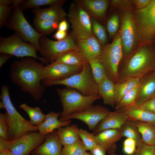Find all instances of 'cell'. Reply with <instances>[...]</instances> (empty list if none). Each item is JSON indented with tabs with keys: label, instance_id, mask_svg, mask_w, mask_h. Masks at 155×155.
<instances>
[{
	"label": "cell",
	"instance_id": "7dc6e473",
	"mask_svg": "<svg viewBox=\"0 0 155 155\" xmlns=\"http://www.w3.org/2000/svg\"><path fill=\"white\" fill-rule=\"evenodd\" d=\"M91 155H106V149L98 144L90 150Z\"/></svg>",
	"mask_w": 155,
	"mask_h": 155
},
{
	"label": "cell",
	"instance_id": "cb8c5ba5",
	"mask_svg": "<svg viewBox=\"0 0 155 155\" xmlns=\"http://www.w3.org/2000/svg\"><path fill=\"white\" fill-rule=\"evenodd\" d=\"M118 111L125 112L129 119L149 123L155 126V114L146 111L139 106L133 105Z\"/></svg>",
	"mask_w": 155,
	"mask_h": 155
},
{
	"label": "cell",
	"instance_id": "7bdbcfd3",
	"mask_svg": "<svg viewBox=\"0 0 155 155\" xmlns=\"http://www.w3.org/2000/svg\"><path fill=\"white\" fill-rule=\"evenodd\" d=\"M136 147L137 143L135 140L127 138L123 142V151L127 155H132L135 152Z\"/></svg>",
	"mask_w": 155,
	"mask_h": 155
},
{
	"label": "cell",
	"instance_id": "f5cc1de1",
	"mask_svg": "<svg viewBox=\"0 0 155 155\" xmlns=\"http://www.w3.org/2000/svg\"><path fill=\"white\" fill-rule=\"evenodd\" d=\"M24 0H13V2L11 5L12 9H14L19 7L24 3Z\"/></svg>",
	"mask_w": 155,
	"mask_h": 155
},
{
	"label": "cell",
	"instance_id": "bcb514c9",
	"mask_svg": "<svg viewBox=\"0 0 155 155\" xmlns=\"http://www.w3.org/2000/svg\"><path fill=\"white\" fill-rule=\"evenodd\" d=\"M152 0H132V4L135 6L136 10L141 9L146 7Z\"/></svg>",
	"mask_w": 155,
	"mask_h": 155
},
{
	"label": "cell",
	"instance_id": "44dd1931",
	"mask_svg": "<svg viewBox=\"0 0 155 155\" xmlns=\"http://www.w3.org/2000/svg\"><path fill=\"white\" fill-rule=\"evenodd\" d=\"M98 144L104 148L110 154L117 149L116 144L122 137L119 129H111L102 131L95 135Z\"/></svg>",
	"mask_w": 155,
	"mask_h": 155
},
{
	"label": "cell",
	"instance_id": "484cf974",
	"mask_svg": "<svg viewBox=\"0 0 155 155\" xmlns=\"http://www.w3.org/2000/svg\"><path fill=\"white\" fill-rule=\"evenodd\" d=\"M79 129L74 124L57 129L56 133L63 147L71 145L80 140Z\"/></svg>",
	"mask_w": 155,
	"mask_h": 155
},
{
	"label": "cell",
	"instance_id": "d590c367",
	"mask_svg": "<svg viewBox=\"0 0 155 155\" xmlns=\"http://www.w3.org/2000/svg\"><path fill=\"white\" fill-rule=\"evenodd\" d=\"M91 19L92 30L94 35L102 46H105L107 44V38L104 26L94 19L92 18Z\"/></svg>",
	"mask_w": 155,
	"mask_h": 155
},
{
	"label": "cell",
	"instance_id": "ffe728a7",
	"mask_svg": "<svg viewBox=\"0 0 155 155\" xmlns=\"http://www.w3.org/2000/svg\"><path fill=\"white\" fill-rule=\"evenodd\" d=\"M73 1L84 9L91 18L97 21L104 17L109 2L107 0H75Z\"/></svg>",
	"mask_w": 155,
	"mask_h": 155
},
{
	"label": "cell",
	"instance_id": "1f68e13d",
	"mask_svg": "<svg viewBox=\"0 0 155 155\" xmlns=\"http://www.w3.org/2000/svg\"><path fill=\"white\" fill-rule=\"evenodd\" d=\"M59 22L57 21L41 20L35 18L33 24L38 32L42 35L46 36L51 34L57 29Z\"/></svg>",
	"mask_w": 155,
	"mask_h": 155
},
{
	"label": "cell",
	"instance_id": "7c38bea8",
	"mask_svg": "<svg viewBox=\"0 0 155 155\" xmlns=\"http://www.w3.org/2000/svg\"><path fill=\"white\" fill-rule=\"evenodd\" d=\"M67 16L71 25V34L74 39L94 35L90 16L79 5L74 1L71 3Z\"/></svg>",
	"mask_w": 155,
	"mask_h": 155
},
{
	"label": "cell",
	"instance_id": "816d5d0a",
	"mask_svg": "<svg viewBox=\"0 0 155 155\" xmlns=\"http://www.w3.org/2000/svg\"><path fill=\"white\" fill-rule=\"evenodd\" d=\"M68 24L67 21L63 20L59 22L58 26V30L66 32L68 28Z\"/></svg>",
	"mask_w": 155,
	"mask_h": 155
},
{
	"label": "cell",
	"instance_id": "60d3db41",
	"mask_svg": "<svg viewBox=\"0 0 155 155\" xmlns=\"http://www.w3.org/2000/svg\"><path fill=\"white\" fill-rule=\"evenodd\" d=\"M9 126L6 114L0 113V137L9 141Z\"/></svg>",
	"mask_w": 155,
	"mask_h": 155
},
{
	"label": "cell",
	"instance_id": "9a60e30c",
	"mask_svg": "<svg viewBox=\"0 0 155 155\" xmlns=\"http://www.w3.org/2000/svg\"><path fill=\"white\" fill-rule=\"evenodd\" d=\"M83 66H73L62 63H50L44 67L42 80L57 81L64 79L80 72Z\"/></svg>",
	"mask_w": 155,
	"mask_h": 155
},
{
	"label": "cell",
	"instance_id": "d4e9b609",
	"mask_svg": "<svg viewBox=\"0 0 155 155\" xmlns=\"http://www.w3.org/2000/svg\"><path fill=\"white\" fill-rule=\"evenodd\" d=\"M88 63L87 59L79 50H72L63 54L51 63H62L73 66H83Z\"/></svg>",
	"mask_w": 155,
	"mask_h": 155
},
{
	"label": "cell",
	"instance_id": "8d00e7d4",
	"mask_svg": "<svg viewBox=\"0 0 155 155\" xmlns=\"http://www.w3.org/2000/svg\"><path fill=\"white\" fill-rule=\"evenodd\" d=\"M78 133L86 150H90L98 144L93 133H91L86 130L79 129Z\"/></svg>",
	"mask_w": 155,
	"mask_h": 155
},
{
	"label": "cell",
	"instance_id": "d6a6232c",
	"mask_svg": "<svg viewBox=\"0 0 155 155\" xmlns=\"http://www.w3.org/2000/svg\"><path fill=\"white\" fill-rule=\"evenodd\" d=\"M93 77L98 84L107 76L104 68L101 63L100 57L88 61Z\"/></svg>",
	"mask_w": 155,
	"mask_h": 155
},
{
	"label": "cell",
	"instance_id": "91938a15",
	"mask_svg": "<svg viewBox=\"0 0 155 155\" xmlns=\"http://www.w3.org/2000/svg\"><path fill=\"white\" fill-rule=\"evenodd\" d=\"M154 155H155V149L154 152Z\"/></svg>",
	"mask_w": 155,
	"mask_h": 155
},
{
	"label": "cell",
	"instance_id": "e0dca14e",
	"mask_svg": "<svg viewBox=\"0 0 155 155\" xmlns=\"http://www.w3.org/2000/svg\"><path fill=\"white\" fill-rule=\"evenodd\" d=\"M155 94V70L142 76L139 84L137 97L133 105L140 106Z\"/></svg>",
	"mask_w": 155,
	"mask_h": 155
},
{
	"label": "cell",
	"instance_id": "94428289",
	"mask_svg": "<svg viewBox=\"0 0 155 155\" xmlns=\"http://www.w3.org/2000/svg\"><path fill=\"white\" fill-rule=\"evenodd\" d=\"M154 96H155V95H154Z\"/></svg>",
	"mask_w": 155,
	"mask_h": 155
},
{
	"label": "cell",
	"instance_id": "c3c4849f",
	"mask_svg": "<svg viewBox=\"0 0 155 155\" xmlns=\"http://www.w3.org/2000/svg\"><path fill=\"white\" fill-rule=\"evenodd\" d=\"M67 36L66 32L57 30L53 37L57 40H61L65 38Z\"/></svg>",
	"mask_w": 155,
	"mask_h": 155
},
{
	"label": "cell",
	"instance_id": "52a82bcc",
	"mask_svg": "<svg viewBox=\"0 0 155 155\" xmlns=\"http://www.w3.org/2000/svg\"><path fill=\"white\" fill-rule=\"evenodd\" d=\"M133 14L139 44L152 43L155 39V0Z\"/></svg>",
	"mask_w": 155,
	"mask_h": 155
},
{
	"label": "cell",
	"instance_id": "ac0fdd59",
	"mask_svg": "<svg viewBox=\"0 0 155 155\" xmlns=\"http://www.w3.org/2000/svg\"><path fill=\"white\" fill-rule=\"evenodd\" d=\"M129 119L128 115L123 112L119 111H110L93 130V133L96 135L107 129H119Z\"/></svg>",
	"mask_w": 155,
	"mask_h": 155
},
{
	"label": "cell",
	"instance_id": "db71d44e",
	"mask_svg": "<svg viewBox=\"0 0 155 155\" xmlns=\"http://www.w3.org/2000/svg\"><path fill=\"white\" fill-rule=\"evenodd\" d=\"M13 0H0V5H10L13 2Z\"/></svg>",
	"mask_w": 155,
	"mask_h": 155
},
{
	"label": "cell",
	"instance_id": "8fae6325",
	"mask_svg": "<svg viewBox=\"0 0 155 155\" xmlns=\"http://www.w3.org/2000/svg\"><path fill=\"white\" fill-rule=\"evenodd\" d=\"M119 33L123 57L128 58L137 49L139 44L134 14L131 11L127 10L123 13Z\"/></svg>",
	"mask_w": 155,
	"mask_h": 155
},
{
	"label": "cell",
	"instance_id": "f546056e",
	"mask_svg": "<svg viewBox=\"0 0 155 155\" xmlns=\"http://www.w3.org/2000/svg\"><path fill=\"white\" fill-rule=\"evenodd\" d=\"M122 137L133 139L137 144L142 141V137L135 121L130 119L125 122L119 129Z\"/></svg>",
	"mask_w": 155,
	"mask_h": 155
},
{
	"label": "cell",
	"instance_id": "6125c7cd",
	"mask_svg": "<svg viewBox=\"0 0 155 155\" xmlns=\"http://www.w3.org/2000/svg\"><path fill=\"white\" fill-rule=\"evenodd\" d=\"M154 40H155V39Z\"/></svg>",
	"mask_w": 155,
	"mask_h": 155
},
{
	"label": "cell",
	"instance_id": "277c9868",
	"mask_svg": "<svg viewBox=\"0 0 155 155\" xmlns=\"http://www.w3.org/2000/svg\"><path fill=\"white\" fill-rule=\"evenodd\" d=\"M41 83L45 87L57 85L75 89L83 95L92 96L99 94L98 84L92 76L90 66L87 63L83 66L79 72L62 80H42Z\"/></svg>",
	"mask_w": 155,
	"mask_h": 155
},
{
	"label": "cell",
	"instance_id": "ba28073f",
	"mask_svg": "<svg viewBox=\"0 0 155 155\" xmlns=\"http://www.w3.org/2000/svg\"><path fill=\"white\" fill-rule=\"evenodd\" d=\"M37 49L30 43L24 41L21 37L15 32L7 37H0V53L15 56L17 57H29L39 60L43 64L48 63L43 57L37 55Z\"/></svg>",
	"mask_w": 155,
	"mask_h": 155
},
{
	"label": "cell",
	"instance_id": "5b68a950",
	"mask_svg": "<svg viewBox=\"0 0 155 155\" xmlns=\"http://www.w3.org/2000/svg\"><path fill=\"white\" fill-rule=\"evenodd\" d=\"M57 92L63 108L59 119L61 121L70 115L82 111L89 108L93 105L95 101L101 98L99 94L86 96L76 90L68 87L57 88Z\"/></svg>",
	"mask_w": 155,
	"mask_h": 155
},
{
	"label": "cell",
	"instance_id": "4dcf8cb0",
	"mask_svg": "<svg viewBox=\"0 0 155 155\" xmlns=\"http://www.w3.org/2000/svg\"><path fill=\"white\" fill-rule=\"evenodd\" d=\"M19 107L28 115L30 118V122L32 125L37 126L43 121L45 115L39 107H32L25 103L22 104Z\"/></svg>",
	"mask_w": 155,
	"mask_h": 155
},
{
	"label": "cell",
	"instance_id": "d6986e66",
	"mask_svg": "<svg viewBox=\"0 0 155 155\" xmlns=\"http://www.w3.org/2000/svg\"><path fill=\"white\" fill-rule=\"evenodd\" d=\"M56 131L48 134L45 141L32 152V155H62V148Z\"/></svg>",
	"mask_w": 155,
	"mask_h": 155
},
{
	"label": "cell",
	"instance_id": "f35d334b",
	"mask_svg": "<svg viewBox=\"0 0 155 155\" xmlns=\"http://www.w3.org/2000/svg\"><path fill=\"white\" fill-rule=\"evenodd\" d=\"M119 24V19L117 14L113 15L108 20L106 28L110 39L114 37L117 33Z\"/></svg>",
	"mask_w": 155,
	"mask_h": 155
},
{
	"label": "cell",
	"instance_id": "680465c9",
	"mask_svg": "<svg viewBox=\"0 0 155 155\" xmlns=\"http://www.w3.org/2000/svg\"><path fill=\"white\" fill-rule=\"evenodd\" d=\"M109 155H115L114 153H113L110 154Z\"/></svg>",
	"mask_w": 155,
	"mask_h": 155
},
{
	"label": "cell",
	"instance_id": "9c48e42d",
	"mask_svg": "<svg viewBox=\"0 0 155 155\" xmlns=\"http://www.w3.org/2000/svg\"><path fill=\"white\" fill-rule=\"evenodd\" d=\"M23 10L20 6L14 9L6 26L19 35L24 41L33 45L40 52L39 40L42 35L30 24L24 15Z\"/></svg>",
	"mask_w": 155,
	"mask_h": 155
},
{
	"label": "cell",
	"instance_id": "3957f363",
	"mask_svg": "<svg viewBox=\"0 0 155 155\" xmlns=\"http://www.w3.org/2000/svg\"><path fill=\"white\" fill-rule=\"evenodd\" d=\"M1 90L0 98L4 104L6 111L9 126V141L16 140L27 132L38 131L37 127L24 119L14 106L9 97L8 86L2 85Z\"/></svg>",
	"mask_w": 155,
	"mask_h": 155
},
{
	"label": "cell",
	"instance_id": "7a4b0ae2",
	"mask_svg": "<svg viewBox=\"0 0 155 155\" xmlns=\"http://www.w3.org/2000/svg\"><path fill=\"white\" fill-rule=\"evenodd\" d=\"M155 70V49L152 43L139 46L128 60L119 72L118 83L133 77H142Z\"/></svg>",
	"mask_w": 155,
	"mask_h": 155
},
{
	"label": "cell",
	"instance_id": "f1b7e54d",
	"mask_svg": "<svg viewBox=\"0 0 155 155\" xmlns=\"http://www.w3.org/2000/svg\"><path fill=\"white\" fill-rule=\"evenodd\" d=\"M134 121L142 141L147 144L155 146V126L146 122Z\"/></svg>",
	"mask_w": 155,
	"mask_h": 155
},
{
	"label": "cell",
	"instance_id": "f907efd6",
	"mask_svg": "<svg viewBox=\"0 0 155 155\" xmlns=\"http://www.w3.org/2000/svg\"><path fill=\"white\" fill-rule=\"evenodd\" d=\"M12 56L11 55L1 53L0 55V68H1L5 62Z\"/></svg>",
	"mask_w": 155,
	"mask_h": 155
},
{
	"label": "cell",
	"instance_id": "b9f144b4",
	"mask_svg": "<svg viewBox=\"0 0 155 155\" xmlns=\"http://www.w3.org/2000/svg\"><path fill=\"white\" fill-rule=\"evenodd\" d=\"M12 8L10 5H0V28L6 26L7 21L11 15Z\"/></svg>",
	"mask_w": 155,
	"mask_h": 155
},
{
	"label": "cell",
	"instance_id": "e575fe53",
	"mask_svg": "<svg viewBox=\"0 0 155 155\" xmlns=\"http://www.w3.org/2000/svg\"><path fill=\"white\" fill-rule=\"evenodd\" d=\"M66 1L64 0H27L20 7L23 10L28 8H37L41 6L49 5H63Z\"/></svg>",
	"mask_w": 155,
	"mask_h": 155
},
{
	"label": "cell",
	"instance_id": "836d02e7",
	"mask_svg": "<svg viewBox=\"0 0 155 155\" xmlns=\"http://www.w3.org/2000/svg\"><path fill=\"white\" fill-rule=\"evenodd\" d=\"M139 87V84L122 97L115 106L116 111L121 110L134 104Z\"/></svg>",
	"mask_w": 155,
	"mask_h": 155
},
{
	"label": "cell",
	"instance_id": "603a6c76",
	"mask_svg": "<svg viewBox=\"0 0 155 155\" xmlns=\"http://www.w3.org/2000/svg\"><path fill=\"white\" fill-rule=\"evenodd\" d=\"M62 6L56 5L44 9L35 8L32 9V11L37 19L60 22L65 20L67 15Z\"/></svg>",
	"mask_w": 155,
	"mask_h": 155
},
{
	"label": "cell",
	"instance_id": "f6af8a7d",
	"mask_svg": "<svg viewBox=\"0 0 155 155\" xmlns=\"http://www.w3.org/2000/svg\"><path fill=\"white\" fill-rule=\"evenodd\" d=\"M111 5L114 7H128L132 4V0H113L111 1Z\"/></svg>",
	"mask_w": 155,
	"mask_h": 155
},
{
	"label": "cell",
	"instance_id": "2e32d148",
	"mask_svg": "<svg viewBox=\"0 0 155 155\" xmlns=\"http://www.w3.org/2000/svg\"><path fill=\"white\" fill-rule=\"evenodd\" d=\"M74 40L78 49L88 61L100 56L102 46L94 34Z\"/></svg>",
	"mask_w": 155,
	"mask_h": 155
},
{
	"label": "cell",
	"instance_id": "5bb4252c",
	"mask_svg": "<svg viewBox=\"0 0 155 155\" xmlns=\"http://www.w3.org/2000/svg\"><path fill=\"white\" fill-rule=\"evenodd\" d=\"M110 112L108 109L102 106L92 105L82 111L67 116L62 121L72 119H78L86 124L90 130H93Z\"/></svg>",
	"mask_w": 155,
	"mask_h": 155
},
{
	"label": "cell",
	"instance_id": "8992f818",
	"mask_svg": "<svg viewBox=\"0 0 155 155\" xmlns=\"http://www.w3.org/2000/svg\"><path fill=\"white\" fill-rule=\"evenodd\" d=\"M123 57L121 39L119 32L113 38L112 42L102 46L100 57L107 77L115 84L119 79V65Z\"/></svg>",
	"mask_w": 155,
	"mask_h": 155
},
{
	"label": "cell",
	"instance_id": "681fc988",
	"mask_svg": "<svg viewBox=\"0 0 155 155\" xmlns=\"http://www.w3.org/2000/svg\"><path fill=\"white\" fill-rule=\"evenodd\" d=\"M9 141L0 137V152L9 150Z\"/></svg>",
	"mask_w": 155,
	"mask_h": 155
},
{
	"label": "cell",
	"instance_id": "6da1fadb",
	"mask_svg": "<svg viewBox=\"0 0 155 155\" xmlns=\"http://www.w3.org/2000/svg\"><path fill=\"white\" fill-rule=\"evenodd\" d=\"M44 66L31 57L22 58L11 64L9 77L23 92L29 93L35 100L42 98L45 87L40 83Z\"/></svg>",
	"mask_w": 155,
	"mask_h": 155
},
{
	"label": "cell",
	"instance_id": "6f0895ef",
	"mask_svg": "<svg viewBox=\"0 0 155 155\" xmlns=\"http://www.w3.org/2000/svg\"><path fill=\"white\" fill-rule=\"evenodd\" d=\"M83 155H91L90 153H89L88 152H86Z\"/></svg>",
	"mask_w": 155,
	"mask_h": 155
},
{
	"label": "cell",
	"instance_id": "ab89813d",
	"mask_svg": "<svg viewBox=\"0 0 155 155\" xmlns=\"http://www.w3.org/2000/svg\"><path fill=\"white\" fill-rule=\"evenodd\" d=\"M133 155H154L155 146L147 144L142 141L137 144Z\"/></svg>",
	"mask_w": 155,
	"mask_h": 155
},
{
	"label": "cell",
	"instance_id": "74e56055",
	"mask_svg": "<svg viewBox=\"0 0 155 155\" xmlns=\"http://www.w3.org/2000/svg\"><path fill=\"white\" fill-rule=\"evenodd\" d=\"M86 152L83 142L80 140L71 145L63 147L62 155H83Z\"/></svg>",
	"mask_w": 155,
	"mask_h": 155
},
{
	"label": "cell",
	"instance_id": "30bf717a",
	"mask_svg": "<svg viewBox=\"0 0 155 155\" xmlns=\"http://www.w3.org/2000/svg\"><path fill=\"white\" fill-rule=\"evenodd\" d=\"M40 52L48 63L55 61L59 57L71 50H79L71 34L65 39L53 40L42 36L39 38Z\"/></svg>",
	"mask_w": 155,
	"mask_h": 155
},
{
	"label": "cell",
	"instance_id": "9f6ffc18",
	"mask_svg": "<svg viewBox=\"0 0 155 155\" xmlns=\"http://www.w3.org/2000/svg\"><path fill=\"white\" fill-rule=\"evenodd\" d=\"M0 109L4 108V104L1 101L0 102Z\"/></svg>",
	"mask_w": 155,
	"mask_h": 155
},
{
	"label": "cell",
	"instance_id": "4316f807",
	"mask_svg": "<svg viewBox=\"0 0 155 155\" xmlns=\"http://www.w3.org/2000/svg\"><path fill=\"white\" fill-rule=\"evenodd\" d=\"M115 85L107 76L98 84V93L102 98L104 104L113 107L115 106Z\"/></svg>",
	"mask_w": 155,
	"mask_h": 155
},
{
	"label": "cell",
	"instance_id": "11a10c76",
	"mask_svg": "<svg viewBox=\"0 0 155 155\" xmlns=\"http://www.w3.org/2000/svg\"><path fill=\"white\" fill-rule=\"evenodd\" d=\"M0 155H14L9 150L3 151L0 152Z\"/></svg>",
	"mask_w": 155,
	"mask_h": 155
},
{
	"label": "cell",
	"instance_id": "7402d4cb",
	"mask_svg": "<svg viewBox=\"0 0 155 155\" xmlns=\"http://www.w3.org/2000/svg\"><path fill=\"white\" fill-rule=\"evenodd\" d=\"M60 113L51 112L45 115L42 122L37 126L38 132L43 135H48L56 129L70 125L71 120L65 121L59 120L58 118L61 115Z\"/></svg>",
	"mask_w": 155,
	"mask_h": 155
},
{
	"label": "cell",
	"instance_id": "83f0119b",
	"mask_svg": "<svg viewBox=\"0 0 155 155\" xmlns=\"http://www.w3.org/2000/svg\"><path fill=\"white\" fill-rule=\"evenodd\" d=\"M142 78H131L123 82L115 84V106L123 96L139 84Z\"/></svg>",
	"mask_w": 155,
	"mask_h": 155
},
{
	"label": "cell",
	"instance_id": "4fadbf2b",
	"mask_svg": "<svg viewBox=\"0 0 155 155\" xmlns=\"http://www.w3.org/2000/svg\"><path fill=\"white\" fill-rule=\"evenodd\" d=\"M47 135L39 132H27L16 140L9 141V150L14 155H29L43 143Z\"/></svg>",
	"mask_w": 155,
	"mask_h": 155
},
{
	"label": "cell",
	"instance_id": "ee69618b",
	"mask_svg": "<svg viewBox=\"0 0 155 155\" xmlns=\"http://www.w3.org/2000/svg\"><path fill=\"white\" fill-rule=\"evenodd\" d=\"M139 106L146 111L155 114V96L146 101Z\"/></svg>",
	"mask_w": 155,
	"mask_h": 155
}]
</instances>
